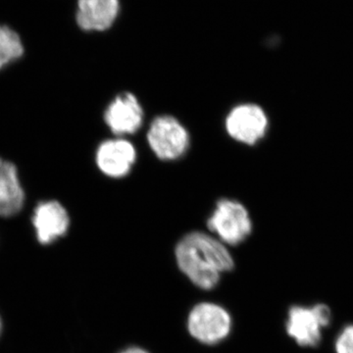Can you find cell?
Segmentation results:
<instances>
[{"mask_svg": "<svg viewBox=\"0 0 353 353\" xmlns=\"http://www.w3.org/2000/svg\"><path fill=\"white\" fill-rule=\"evenodd\" d=\"M175 259L181 273L202 290L214 289L221 276L234 268L233 255L224 243L202 232L183 236L176 246Z\"/></svg>", "mask_w": 353, "mask_h": 353, "instance_id": "obj_1", "label": "cell"}, {"mask_svg": "<svg viewBox=\"0 0 353 353\" xmlns=\"http://www.w3.org/2000/svg\"><path fill=\"white\" fill-rule=\"evenodd\" d=\"M331 323V309L326 304H299L288 311L285 332L299 347L314 348L321 343L323 332Z\"/></svg>", "mask_w": 353, "mask_h": 353, "instance_id": "obj_2", "label": "cell"}, {"mask_svg": "<svg viewBox=\"0 0 353 353\" xmlns=\"http://www.w3.org/2000/svg\"><path fill=\"white\" fill-rule=\"evenodd\" d=\"M233 327V320L226 309L217 303H201L190 311L187 328L190 336L206 345H215L226 340Z\"/></svg>", "mask_w": 353, "mask_h": 353, "instance_id": "obj_3", "label": "cell"}, {"mask_svg": "<svg viewBox=\"0 0 353 353\" xmlns=\"http://www.w3.org/2000/svg\"><path fill=\"white\" fill-rule=\"evenodd\" d=\"M209 231L219 236L222 243L238 245L252 232V218L245 206L231 199H222L208 219Z\"/></svg>", "mask_w": 353, "mask_h": 353, "instance_id": "obj_4", "label": "cell"}, {"mask_svg": "<svg viewBox=\"0 0 353 353\" xmlns=\"http://www.w3.org/2000/svg\"><path fill=\"white\" fill-rule=\"evenodd\" d=\"M148 139L155 154L163 160L182 157L190 143L187 130L171 116H160L153 121Z\"/></svg>", "mask_w": 353, "mask_h": 353, "instance_id": "obj_5", "label": "cell"}, {"mask_svg": "<svg viewBox=\"0 0 353 353\" xmlns=\"http://www.w3.org/2000/svg\"><path fill=\"white\" fill-rule=\"evenodd\" d=\"M227 131L230 136L241 143L254 145L265 136L268 118L263 109L255 104H241L228 116Z\"/></svg>", "mask_w": 353, "mask_h": 353, "instance_id": "obj_6", "label": "cell"}, {"mask_svg": "<svg viewBox=\"0 0 353 353\" xmlns=\"http://www.w3.org/2000/svg\"><path fill=\"white\" fill-rule=\"evenodd\" d=\"M37 238L41 245H50L68 231L70 218L59 202L51 201L39 203L32 216Z\"/></svg>", "mask_w": 353, "mask_h": 353, "instance_id": "obj_7", "label": "cell"}, {"mask_svg": "<svg viewBox=\"0 0 353 353\" xmlns=\"http://www.w3.org/2000/svg\"><path fill=\"white\" fill-rule=\"evenodd\" d=\"M136 157V150L131 143L125 139H110L99 146L97 162L105 175L121 178L131 170Z\"/></svg>", "mask_w": 353, "mask_h": 353, "instance_id": "obj_8", "label": "cell"}, {"mask_svg": "<svg viewBox=\"0 0 353 353\" xmlns=\"http://www.w3.org/2000/svg\"><path fill=\"white\" fill-rule=\"evenodd\" d=\"M143 108L134 94L118 95L105 112L106 124L117 134H134L143 123Z\"/></svg>", "mask_w": 353, "mask_h": 353, "instance_id": "obj_9", "label": "cell"}, {"mask_svg": "<svg viewBox=\"0 0 353 353\" xmlns=\"http://www.w3.org/2000/svg\"><path fill=\"white\" fill-rule=\"evenodd\" d=\"M118 11V0H79L77 21L85 31H104L113 24Z\"/></svg>", "mask_w": 353, "mask_h": 353, "instance_id": "obj_10", "label": "cell"}, {"mask_svg": "<svg viewBox=\"0 0 353 353\" xmlns=\"http://www.w3.org/2000/svg\"><path fill=\"white\" fill-rule=\"evenodd\" d=\"M25 192L15 165L0 157V216L17 214L24 205Z\"/></svg>", "mask_w": 353, "mask_h": 353, "instance_id": "obj_11", "label": "cell"}, {"mask_svg": "<svg viewBox=\"0 0 353 353\" xmlns=\"http://www.w3.org/2000/svg\"><path fill=\"white\" fill-rule=\"evenodd\" d=\"M24 46L17 32L0 25V70L22 57Z\"/></svg>", "mask_w": 353, "mask_h": 353, "instance_id": "obj_12", "label": "cell"}, {"mask_svg": "<svg viewBox=\"0 0 353 353\" xmlns=\"http://www.w3.org/2000/svg\"><path fill=\"white\" fill-rule=\"evenodd\" d=\"M334 353H353V324H348L336 334Z\"/></svg>", "mask_w": 353, "mask_h": 353, "instance_id": "obj_13", "label": "cell"}, {"mask_svg": "<svg viewBox=\"0 0 353 353\" xmlns=\"http://www.w3.org/2000/svg\"><path fill=\"white\" fill-rule=\"evenodd\" d=\"M119 353H150L148 352V350H145V348L141 347H130L125 348L124 350Z\"/></svg>", "mask_w": 353, "mask_h": 353, "instance_id": "obj_14", "label": "cell"}, {"mask_svg": "<svg viewBox=\"0 0 353 353\" xmlns=\"http://www.w3.org/2000/svg\"><path fill=\"white\" fill-rule=\"evenodd\" d=\"M0 329H1V321H0Z\"/></svg>", "mask_w": 353, "mask_h": 353, "instance_id": "obj_15", "label": "cell"}]
</instances>
